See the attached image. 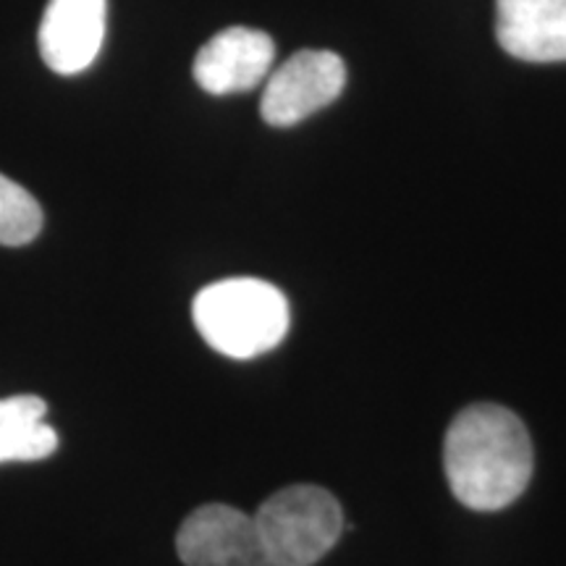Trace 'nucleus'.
I'll return each instance as SVG.
<instances>
[{
	"label": "nucleus",
	"instance_id": "8",
	"mask_svg": "<svg viewBox=\"0 0 566 566\" xmlns=\"http://www.w3.org/2000/svg\"><path fill=\"white\" fill-rule=\"evenodd\" d=\"M495 38L520 61H566V0H495Z\"/></svg>",
	"mask_w": 566,
	"mask_h": 566
},
{
	"label": "nucleus",
	"instance_id": "7",
	"mask_svg": "<svg viewBox=\"0 0 566 566\" xmlns=\"http://www.w3.org/2000/svg\"><path fill=\"white\" fill-rule=\"evenodd\" d=\"M105 0H51L40 21V55L55 74L74 76L101 55L105 40Z\"/></svg>",
	"mask_w": 566,
	"mask_h": 566
},
{
	"label": "nucleus",
	"instance_id": "3",
	"mask_svg": "<svg viewBox=\"0 0 566 566\" xmlns=\"http://www.w3.org/2000/svg\"><path fill=\"white\" fill-rule=\"evenodd\" d=\"M271 566H313L344 530L342 504L321 485H289L254 514Z\"/></svg>",
	"mask_w": 566,
	"mask_h": 566
},
{
	"label": "nucleus",
	"instance_id": "9",
	"mask_svg": "<svg viewBox=\"0 0 566 566\" xmlns=\"http://www.w3.org/2000/svg\"><path fill=\"white\" fill-rule=\"evenodd\" d=\"M48 405L40 396L21 394L0 399V464L40 462L55 454L59 433L45 422Z\"/></svg>",
	"mask_w": 566,
	"mask_h": 566
},
{
	"label": "nucleus",
	"instance_id": "10",
	"mask_svg": "<svg viewBox=\"0 0 566 566\" xmlns=\"http://www.w3.org/2000/svg\"><path fill=\"white\" fill-rule=\"evenodd\" d=\"M42 231V208L17 181L0 174V244L21 247Z\"/></svg>",
	"mask_w": 566,
	"mask_h": 566
},
{
	"label": "nucleus",
	"instance_id": "5",
	"mask_svg": "<svg viewBox=\"0 0 566 566\" xmlns=\"http://www.w3.org/2000/svg\"><path fill=\"white\" fill-rule=\"evenodd\" d=\"M176 554L187 566H271L254 516L226 504L195 509L176 535Z\"/></svg>",
	"mask_w": 566,
	"mask_h": 566
},
{
	"label": "nucleus",
	"instance_id": "1",
	"mask_svg": "<svg viewBox=\"0 0 566 566\" xmlns=\"http://www.w3.org/2000/svg\"><path fill=\"white\" fill-rule=\"evenodd\" d=\"M533 464L525 422L501 405H470L446 430V480L459 504L472 512H499L514 504L530 485Z\"/></svg>",
	"mask_w": 566,
	"mask_h": 566
},
{
	"label": "nucleus",
	"instance_id": "6",
	"mask_svg": "<svg viewBox=\"0 0 566 566\" xmlns=\"http://www.w3.org/2000/svg\"><path fill=\"white\" fill-rule=\"evenodd\" d=\"M275 45L271 34L229 27L208 40L195 59V82L210 95L250 92L271 76Z\"/></svg>",
	"mask_w": 566,
	"mask_h": 566
},
{
	"label": "nucleus",
	"instance_id": "4",
	"mask_svg": "<svg viewBox=\"0 0 566 566\" xmlns=\"http://www.w3.org/2000/svg\"><path fill=\"white\" fill-rule=\"evenodd\" d=\"M346 66L331 51H300L268 76L260 113L279 129L294 126L323 111L344 92Z\"/></svg>",
	"mask_w": 566,
	"mask_h": 566
},
{
	"label": "nucleus",
	"instance_id": "2",
	"mask_svg": "<svg viewBox=\"0 0 566 566\" xmlns=\"http://www.w3.org/2000/svg\"><path fill=\"white\" fill-rule=\"evenodd\" d=\"M192 321L210 349L231 359H254L289 334V300L263 279H223L205 286L192 302Z\"/></svg>",
	"mask_w": 566,
	"mask_h": 566
}]
</instances>
